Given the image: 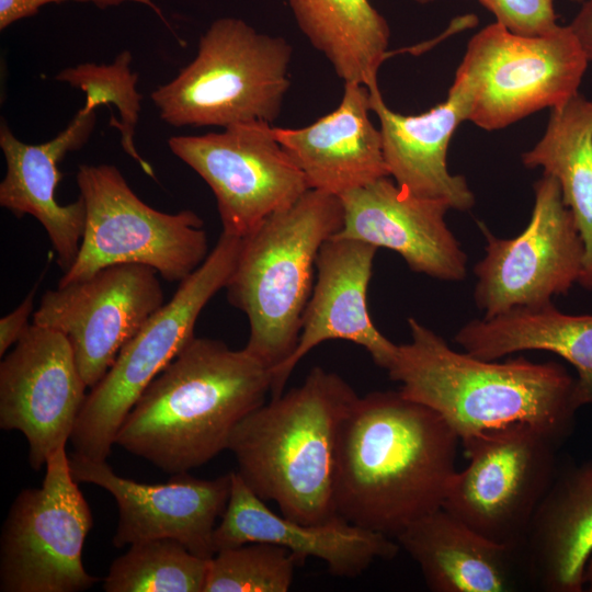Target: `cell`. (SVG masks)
<instances>
[{"label": "cell", "instance_id": "obj_1", "mask_svg": "<svg viewBox=\"0 0 592 592\" xmlns=\"http://www.w3.org/2000/svg\"><path fill=\"white\" fill-rule=\"evenodd\" d=\"M459 443L440 414L400 390L358 396L338 437L337 515L395 538L443 506Z\"/></svg>", "mask_w": 592, "mask_h": 592}, {"label": "cell", "instance_id": "obj_2", "mask_svg": "<svg viewBox=\"0 0 592 592\" xmlns=\"http://www.w3.org/2000/svg\"><path fill=\"white\" fill-rule=\"evenodd\" d=\"M408 326L411 340L397 345L389 378L403 396L440 414L460 441L517 425L560 445L569 437L579 407L576 378L561 364L482 360L452 349L412 317Z\"/></svg>", "mask_w": 592, "mask_h": 592}, {"label": "cell", "instance_id": "obj_3", "mask_svg": "<svg viewBox=\"0 0 592 592\" xmlns=\"http://www.w3.org/2000/svg\"><path fill=\"white\" fill-rule=\"evenodd\" d=\"M271 385L270 368L244 348L194 337L143 391L115 444L168 474L187 473L228 448Z\"/></svg>", "mask_w": 592, "mask_h": 592}, {"label": "cell", "instance_id": "obj_4", "mask_svg": "<svg viewBox=\"0 0 592 592\" xmlns=\"http://www.w3.org/2000/svg\"><path fill=\"white\" fill-rule=\"evenodd\" d=\"M357 397L340 375L314 367L299 386L271 398L234 429L227 449L236 457L238 475L286 517L304 524L338 517V437Z\"/></svg>", "mask_w": 592, "mask_h": 592}, {"label": "cell", "instance_id": "obj_5", "mask_svg": "<svg viewBox=\"0 0 592 592\" xmlns=\"http://www.w3.org/2000/svg\"><path fill=\"white\" fill-rule=\"evenodd\" d=\"M342 224L340 197L310 189L241 238L225 288L248 318L244 349L270 371L296 348L319 250Z\"/></svg>", "mask_w": 592, "mask_h": 592}, {"label": "cell", "instance_id": "obj_6", "mask_svg": "<svg viewBox=\"0 0 592 592\" xmlns=\"http://www.w3.org/2000/svg\"><path fill=\"white\" fill-rule=\"evenodd\" d=\"M292 53L285 38L221 18L200 38L194 59L150 98L174 127L271 124L291 86Z\"/></svg>", "mask_w": 592, "mask_h": 592}, {"label": "cell", "instance_id": "obj_7", "mask_svg": "<svg viewBox=\"0 0 592 592\" xmlns=\"http://www.w3.org/2000/svg\"><path fill=\"white\" fill-rule=\"evenodd\" d=\"M588 64L569 24L522 35L494 22L469 39L451 89L465 100L467 121L497 130L566 103Z\"/></svg>", "mask_w": 592, "mask_h": 592}, {"label": "cell", "instance_id": "obj_8", "mask_svg": "<svg viewBox=\"0 0 592 592\" xmlns=\"http://www.w3.org/2000/svg\"><path fill=\"white\" fill-rule=\"evenodd\" d=\"M241 238L221 232L205 261L122 348L105 376L87 395L70 442L75 452L106 460L124 419L152 379L194 335L207 303L225 288Z\"/></svg>", "mask_w": 592, "mask_h": 592}, {"label": "cell", "instance_id": "obj_9", "mask_svg": "<svg viewBox=\"0 0 592 592\" xmlns=\"http://www.w3.org/2000/svg\"><path fill=\"white\" fill-rule=\"evenodd\" d=\"M77 184L86 205L79 252L57 286L116 264H143L168 282H182L208 255L202 218L191 209L160 212L143 202L112 164H80Z\"/></svg>", "mask_w": 592, "mask_h": 592}, {"label": "cell", "instance_id": "obj_10", "mask_svg": "<svg viewBox=\"0 0 592 592\" xmlns=\"http://www.w3.org/2000/svg\"><path fill=\"white\" fill-rule=\"evenodd\" d=\"M45 466L42 487L21 490L3 522L2 592H79L99 581L82 561L93 515L72 476L66 447L50 454Z\"/></svg>", "mask_w": 592, "mask_h": 592}, {"label": "cell", "instance_id": "obj_11", "mask_svg": "<svg viewBox=\"0 0 592 592\" xmlns=\"http://www.w3.org/2000/svg\"><path fill=\"white\" fill-rule=\"evenodd\" d=\"M460 443L468 464L454 474L442 508L480 535L523 548L532 520L559 469L560 444L524 425Z\"/></svg>", "mask_w": 592, "mask_h": 592}, {"label": "cell", "instance_id": "obj_12", "mask_svg": "<svg viewBox=\"0 0 592 592\" xmlns=\"http://www.w3.org/2000/svg\"><path fill=\"white\" fill-rule=\"evenodd\" d=\"M533 187L531 218L516 237L498 238L479 223L486 254L474 269V300L485 318L549 303L566 295L582 275L583 240L558 181L543 174Z\"/></svg>", "mask_w": 592, "mask_h": 592}, {"label": "cell", "instance_id": "obj_13", "mask_svg": "<svg viewBox=\"0 0 592 592\" xmlns=\"http://www.w3.org/2000/svg\"><path fill=\"white\" fill-rule=\"evenodd\" d=\"M172 153L210 187L223 232L244 238L262 221L298 201L310 186L265 122L219 133L172 136Z\"/></svg>", "mask_w": 592, "mask_h": 592}, {"label": "cell", "instance_id": "obj_14", "mask_svg": "<svg viewBox=\"0 0 592 592\" xmlns=\"http://www.w3.org/2000/svg\"><path fill=\"white\" fill-rule=\"evenodd\" d=\"M158 275L143 264L106 266L84 280L46 291L32 323L67 338L91 389L122 348L164 305Z\"/></svg>", "mask_w": 592, "mask_h": 592}, {"label": "cell", "instance_id": "obj_15", "mask_svg": "<svg viewBox=\"0 0 592 592\" xmlns=\"http://www.w3.org/2000/svg\"><path fill=\"white\" fill-rule=\"evenodd\" d=\"M87 388L67 338L53 329L32 323L2 357L0 428L24 435L34 470L66 447Z\"/></svg>", "mask_w": 592, "mask_h": 592}, {"label": "cell", "instance_id": "obj_16", "mask_svg": "<svg viewBox=\"0 0 592 592\" xmlns=\"http://www.w3.org/2000/svg\"><path fill=\"white\" fill-rule=\"evenodd\" d=\"M69 465L78 482L99 486L113 496L118 511L112 539L116 548L171 538L202 558L215 555L213 534L229 500L230 474L197 479L183 473L166 483L150 485L122 477L106 460L76 452L69 455Z\"/></svg>", "mask_w": 592, "mask_h": 592}, {"label": "cell", "instance_id": "obj_17", "mask_svg": "<svg viewBox=\"0 0 592 592\" xmlns=\"http://www.w3.org/2000/svg\"><path fill=\"white\" fill-rule=\"evenodd\" d=\"M339 197L343 224L333 237L390 249L411 271L435 280L466 278L467 255L445 221L446 202L414 195L389 177Z\"/></svg>", "mask_w": 592, "mask_h": 592}, {"label": "cell", "instance_id": "obj_18", "mask_svg": "<svg viewBox=\"0 0 592 592\" xmlns=\"http://www.w3.org/2000/svg\"><path fill=\"white\" fill-rule=\"evenodd\" d=\"M378 248L353 239L331 237L320 248L316 283L301 318L293 353L271 371V398L284 392L297 364L329 340L351 341L364 348L375 364L387 369L397 345L373 323L367 289Z\"/></svg>", "mask_w": 592, "mask_h": 592}, {"label": "cell", "instance_id": "obj_19", "mask_svg": "<svg viewBox=\"0 0 592 592\" xmlns=\"http://www.w3.org/2000/svg\"><path fill=\"white\" fill-rule=\"evenodd\" d=\"M230 496L213 534L215 553L252 542L288 549L303 563L320 559L337 577L354 578L378 559H392L400 546L391 537L351 524L340 516L323 524H304L273 512L242 480L230 473Z\"/></svg>", "mask_w": 592, "mask_h": 592}, {"label": "cell", "instance_id": "obj_20", "mask_svg": "<svg viewBox=\"0 0 592 592\" xmlns=\"http://www.w3.org/2000/svg\"><path fill=\"white\" fill-rule=\"evenodd\" d=\"M98 103L86 98L68 126L53 139L30 145L18 139L5 122L0 126V148L5 159V175L0 183V205L15 217L31 215L44 227L66 272L73 263L86 225V205L81 196L60 205L56 191L62 173L58 164L65 156L89 140L96 122Z\"/></svg>", "mask_w": 592, "mask_h": 592}, {"label": "cell", "instance_id": "obj_21", "mask_svg": "<svg viewBox=\"0 0 592 592\" xmlns=\"http://www.w3.org/2000/svg\"><path fill=\"white\" fill-rule=\"evenodd\" d=\"M371 91L346 82L339 105L300 128L273 127V134L312 190L340 196L389 177L382 135L369 118Z\"/></svg>", "mask_w": 592, "mask_h": 592}, {"label": "cell", "instance_id": "obj_22", "mask_svg": "<svg viewBox=\"0 0 592 592\" xmlns=\"http://www.w3.org/2000/svg\"><path fill=\"white\" fill-rule=\"evenodd\" d=\"M369 91L389 177L414 195L442 200L451 209H470L475 195L465 177L447 168L451 139L468 115L462 95L449 88L443 102L421 114L405 115L387 106L378 86Z\"/></svg>", "mask_w": 592, "mask_h": 592}, {"label": "cell", "instance_id": "obj_23", "mask_svg": "<svg viewBox=\"0 0 592 592\" xmlns=\"http://www.w3.org/2000/svg\"><path fill=\"white\" fill-rule=\"evenodd\" d=\"M396 542L433 592H508L526 574L523 548L496 543L445 509L409 524Z\"/></svg>", "mask_w": 592, "mask_h": 592}, {"label": "cell", "instance_id": "obj_24", "mask_svg": "<svg viewBox=\"0 0 592 592\" xmlns=\"http://www.w3.org/2000/svg\"><path fill=\"white\" fill-rule=\"evenodd\" d=\"M592 554V462L558 469L530 525L526 576L547 592H582Z\"/></svg>", "mask_w": 592, "mask_h": 592}, {"label": "cell", "instance_id": "obj_25", "mask_svg": "<svg viewBox=\"0 0 592 592\" xmlns=\"http://www.w3.org/2000/svg\"><path fill=\"white\" fill-rule=\"evenodd\" d=\"M454 340L465 352L489 361L521 351L553 352L577 372V406L592 403V315L566 314L551 301L515 307L490 318L470 320Z\"/></svg>", "mask_w": 592, "mask_h": 592}, {"label": "cell", "instance_id": "obj_26", "mask_svg": "<svg viewBox=\"0 0 592 592\" xmlns=\"http://www.w3.org/2000/svg\"><path fill=\"white\" fill-rule=\"evenodd\" d=\"M309 43L346 82L377 87L390 29L369 0H287Z\"/></svg>", "mask_w": 592, "mask_h": 592}, {"label": "cell", "instance_id": "obj_27", "mask_svg": "<svg viewBox=\"0 0 592 592\" xmlns=\"http://www.w3.org/2000/svg\"><path fill=\"white\" fill-rule=\"evenodd\" d=\"M522 163L542 168L558 181L584 244L579 284L592 289V99L578 92L550 109L542 138L522 153Z\"/></svg>", "mask_w": 592, "mask_h": 592}, {"label": "cell", "instance_id": "obj_28", "mask_svg": "<svg viewBox=\"0 0 592 592\" xmlns=\"http://www.w3.org/2000/svg\"><path fill=\"white\" fill-rule=\"evenodd\" d=\"M209 559L171 538L136 543L103 580L106 592H204Z\"/></svg>", "mask_w": 592, "mask_h": 592}, {"label": "cell", "instance_id": "obj_29", "mask_svg": "<svg viewBox=\"0 0 592 592\" xmlns=\"http://www.w3.org/2000/svg\"><path fill=\"white\" fill-rule=\"evenodd\" d=\"M297 565L288 549L270 543L225 548L209 559L204 592H287Z\"/></svg>", "mask_w": 592, "mask_h": 592}, {"label": "cell", "instance_id": "obj_30", "mask_svg": "<svg viewBox=\"0 0 592 592\" xmlns=\"http://www.w3.org/2000/svg\"><path fill=\"white\" fill-rule=\"evenodd\" d=\"M132 55L123 50L112 64L84 62L61 70L56 80L66 82L94 99L99 105L114 104L119 121L111 122L121 133V145L146 174L155 177L151 166L141 158L134 144L139 118L141 94L137 91L138 75L130 70Z\"/></svg>", "mask_w": 592, "mask_h": 592}, {"label": "cell", "instance_id": "obj_31", "mask_svg": "<svg viewBox=\"0 0 592 592\" xmlns=\"http://www.w3.org/2000/svg\"><path fill=\"white\" fill-rule=\"evenodd\" d=\"M419 4L435 0H412ZM496 18V22L522 35H537L555 29L557 14L554 0H478Z\"/></svg>", "mask_w": 592, "mask_h": 592}, {"label": "cell", "instance_id": "obj_32", "mask_svg": "<svg viewBox=\"0 0 592 592\" xmlns=\"http://www.w3.org/2000/svg\"><path fill=\"white\" fill-rule=\"evenodd\" d=\"M65 1L93 2L99 8L118 5L122 2L132 1L150 7L161 16L160 10L152 0H0V30L3 31L19 20L36 14L46 4Z\"/></svg>", "mask_w": 592, "mask_h": 592}, {"label": "cell", "instance_id": "obj_33", "mask_svg": "<svg viewBox=\"0 0 592 592\" xmlns=\"http://www.w3.org/2000/svg\"><path fill=\"white\" fill-rule=\"evenodd\" d=\"M37 285L29 292L22 303L11 312L0 319V355H3L8 350L15 345L22 335L27 331L32 323L29 319L34 307V298L37 291Z\"/></svg>", "mask_w": 592, "mask_h": 592}, {"label": "cell", "instance_id": "obj_34", "mask_svg": "<svg viewBox=\"0 0 592 592\" xmlns=\"http://www.w3.org/2000/svg\"><path fill=\"white\" fill-rule=\"evenodd\" d=\"M569 26L579 41L589 62H592V0H584Z\"/></svg>", "mask_w": 592, "mask_h": 592}, {"label": "cell", "instance_id": "obj_35", "mask_svg": "<svg viewBox=\"0 0 592 592\" xmlns=\"http://www.w3.org/2000/svg\"><path fill=\"white\" fill-rule=\"evenodd\" d=\"M583 579L584 588H587L589 592H592V554L587 561Z\"/></svg>", "mask_w": 592, "mask_h": 592}, {"label": "cell", "instance_id": "obj_36", "mask_svg": "<svg viewBox=\"0 0 592 592\" xmlns=\"http://www.w3.org/2000/svg\"><path fill=\"white\" fill-rule=\"evenodd\" d=\"M571 1H574V2H583L584 0H571Z\"/></svg>", "mask_w": 592, "mask_h": 592}]
</instances>
